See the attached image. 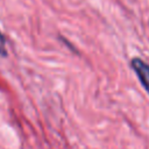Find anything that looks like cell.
Wrapping results in <instances>:
<instances>
[{
    "instance_id": "2",
    "label": "cell",
    "mask_w": 149,
    "mask_h": 149,
    "mask_svg": "<svg viewBox=\"0 0 149 149\" xmlns=\"http://www.w3.org/2000/svg\"><path fill=\"white\" fill-rule=\"evenodd\" d=\"M7 47H6V40L5 36L2 35V33L0 31V56L1 57H6L7 56Z\"/></svg>"
},
{
    "instance_id": "1",
    "label": "cell",
    "mask_w": 149,
    "mask_h": 149,
    "mask_svg": "<svg viewBox=\"0 0 149 149\" xmlns=\"http://www.w3.org/2000/svg\"><path fill=\"white\" fill-rule=\"evenodd\" d=\"M130 68L136 73L141 85L149 94V64L139 57H134L130 61Z\"/></svg>"
}]
</instances>
